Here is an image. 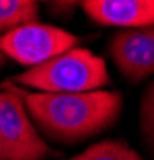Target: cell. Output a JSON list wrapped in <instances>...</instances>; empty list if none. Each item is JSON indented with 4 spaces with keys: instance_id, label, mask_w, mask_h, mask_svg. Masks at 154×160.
<instances>
[{
    "instance_id": "cell-1",
    "label": "cell",
    "mask_w": 154,
    "mask_h": 160,
    "mask_svg": "<svg viewBox=\"0 0 154 160\" xmlns=\"http://www.w3.org/2000/svg\"><path fill=\"white\" fill-rule=\"evenodd\" d=\"M24 106L34 127L48 139L75 144L108 130L119 118L124 99L119 91L28 93Z\"/></svg>"
},
{
    "instance_id": "cell-2",
    "label": "cell",
    "mask_w": 154,
    "mask_h": 160,
    "mask_svg": "<svg viewBox=\"0 0 154 160\" xmlns=\"http://www.w3.org/2000/svg\"><path fill=\"white\" fill-rule=\"evenodd\" d=\"M8 80L18 87H32L42 93H84L101 90L111 83L105 59L79 47Z\"/></svg>"
},
{
    "instance_id": "cell-3",
    "label": "cell",
    "mask_w": 154,
    "mask_h": 160,
    "mask_svg": "<svg viewBox=\"0 0 154 160\" xmlns=\"http://www.w3.org/2000/svg\"><path fill=\"white\" fill-rule=\"evenodd\" d=\"M26 95L28 91L10 80L0 85V149L3 160H45L56 155L29 118L24 106Z\"/></svg>"
},
{
    "instance_id": "cell-4",
    "label": "cell",
    "mask_w": 154,
    "mask_h": 160,
    "mask_svg": "<svg viewBox=\"0 0 154 160\" xmlns=\"http://www.w3.org/2000/svg\"><path fill=\"white\" fill-rule=\"evenodd\" d=\"M80 38L56 26L28 22L0 35V51L21 66L34 68L77 47Z\"/></svg>"
},
{
    "instance_id": "cell-5",
    "label": "cell",
    "mask_w": 154,
    "mask_h": 160,
    "mask_svg": "<svg viewBox=\"0 0 154 160\" xmlns=\"http://www.w3.org/2000/svg\"><path fill=\"white\" fill-rule=\"evenodd\" d=\"M119 72L132 83L154 74V24L116 32L108 45Z\"/></svg>"
},
{
    "instance_id": "cell-6",
    "label": "cell",
    "mask_w": 154,
    "mask_h": 160,
    "mask_svg": "<svg viewBox=\"0 0 154 160\" xmlns=\"http://www.w3.org/2000/svg\"><path fill=\"white\" fill-rule=\"evenodd\" d=\"M79 5L103 26L136 29L154 24V0H85Z\"/></svg>"
},
{
    "instance_id": "cell-7",
    "label": "cell",
    "mask_w": 154,
    "mask_h": 160,
    "mask_svg": "<svg viewBox=\"0 0 154 160\" xmlns=\"http://www.w3.org/2000/svg\"><path fill=\"white\" fill-rule=\"evenodd\" d=\"M38 2L34 0H0V34L35 22L38 18Z\"/></svg>"
},
{
    "instance_id": "cell-8",
    "label": "cell",
    "mask_w": 154,
    "mask_h": 160,
    "mask_svg": "<svg viewBox=\"0 0 154 160\" xmlns=\"http://www.w3.org/2000/svg\"><path fill=\"white\" fill-rule=\"evenodd\" d=\"M64 160H145L122 139H105Z\"/></svg>"
},
{
    "instance_id": "cell-9",
    "label": "cell",
    "mask_w": 154,
    "mask_h": 160,
    "mask_svg": "<svg viewBox=\"0 0 154 160\" xmlns=\"http://www.w3.org/2000/svg\"><path fill=\"white\" fill-rule=\"evenodd\" d=\"M138 122L141 136L149 148L154 149V82L146 88L143 98L140 101Z\"/></svg>"
},
{
    "instance_id": "cell-10",
    "label": "cell",
    "mask_w": 154,
    "mask_h": 160,
    "mask_svg": "<svg viewBox=\"0 0 154 160\" xmlns=\"http://www.w3.org/2000/svg\"><path fill=\"white\" fill-rule=\"evenodd\" d=\"M5 62H7V58H5V55H3V53L0 51V66H3Z\"/></svg>"
},
{
    "instance_id": "cell-11",
    "label": "cell",
    "mask_w": 154,
    "mask_h": 160,
    "mask_svg": "<svg viewBox=\"0 0 154 160\" xmlns=\"http://www.w3.org/2000/svg\"><path fill=\"white\" fill-rule=\"evenodd\" d=\"M0 160H3V155H2V149H0Z\"/></svg>"
}]
</instances>
